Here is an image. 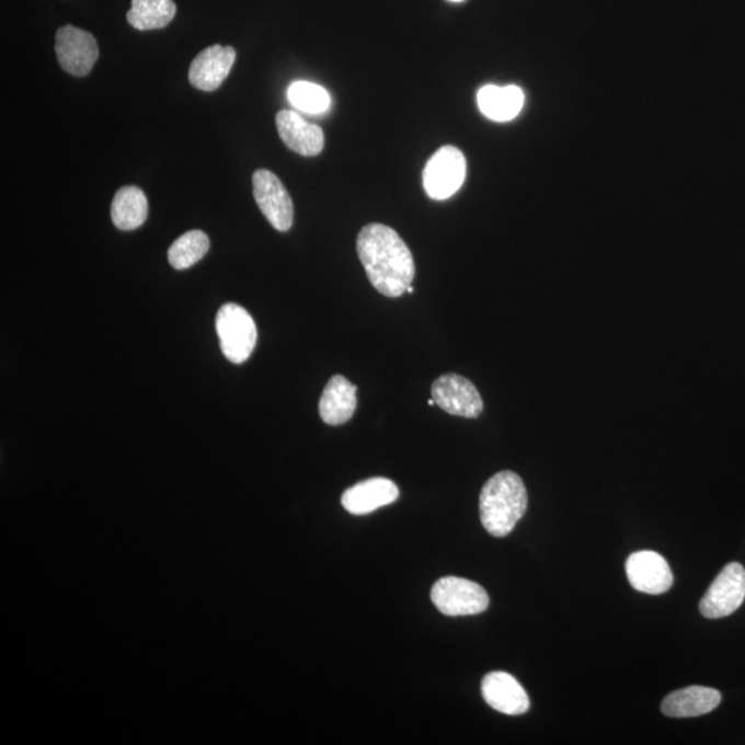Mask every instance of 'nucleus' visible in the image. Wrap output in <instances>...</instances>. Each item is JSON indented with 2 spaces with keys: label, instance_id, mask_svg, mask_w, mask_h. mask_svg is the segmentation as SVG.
<instances>
[{
  "label": "nucleus",
  "instance_id": "obj_9",
  "mask_svg": "<svg viewBox=\"0 0 745 745\" xmlns=\"http://www.w3.org/2000/svg\"><path fill=\"white\" fill-rule=\"evenodd\" d=\"M56 53L58 62L73 77H87L99 58L98 41L89 32L66 25L57 31Z\"/></svg>",
  "mask_w": 745,
  "mask_h": 745
},
{
  "label": "nucleus",
  "instance_id": "obj_5",
  "mask_svg": "<svg viewBox=\"0 0 745 745\" xmlns=\"http://www.w3.org/2000/svg\"><path fill=\"white\" fill-rule=\"evenodd\" d=\"M467 162L459 148L442 147L425 164L423 181L431 199L445 200L461 188L466 180Z\"/></svg>",
  "mask_w": 745,
  "mask_h": 745
},
{
  "label": "nucleus",
  "instance_id": "obj_21",
  "mask_svg": "<svg viewBox=\"0 0 745 745\" xmlns=\"http://www.w3.org/2000/svg\"><path fill=\"white\" fill-rule=\"evenodd\" d=\"M287 98L296 108L307 114H323L330 106L329 93L317 83L295 82L287 90Z\"/></svg>",
  "mask_w": 745,
  "mask_h": 745
},
{
  "label": "nucleus",
  "instance_id": "obj_6",
  "mask_svg": "<svg viewBox=\"0 0 745 745\" xmlns=\"http://www.w3.org/2000/svg\"><path fill=\"white\" fill-rule=\"evenodd\" d=\"M745 599V569L737 562L729 563L718 574L700 603L706 619H722L734 614Z\"/></svg>",
  "mask_w": 745,
  "mask_h": 745
},
{
  "label": "nucleus",
  "instance_id": "obj_4",
  "mask_svg": "<svg viewBox=\"0 0 745 745\" xmlns=\"http://www.w3.org/2000/svg\"><path fill=\"white\" fill-rule=\"evenodd\" d=\"M431 599L442 614L450 617L483 614L489 606V595L482 585L454 576L438 580Z\"/></svg>",
  "mask_w": 745,
  "mask_h": 745
},
{
  "label": "nucleus",
  "instance_id": "obj_18",
  "mask_svg": "<svg viewBox=\"0 0 745 745\" xmlns=\"http://www.w3.org/2000/svg\"><path fill=\"white\" fill-rule=\"evenodd\" d=\"M147 217V196L138 186H124L115 194L111 206V218L118 230H137L146 222Z\"/></svg>",
  "mask_w": 745,
  "mask_h": 745
},
{
  "label": "nucleus",
  "instance_id": "obj_16",
  "mask_svg": "<svg viewBox=\"0 0 745 745\" xmlns=\"http://www.w3.org/2000/svg\"><path fill=\"white\" fill-rule=\"evenodd\" d=\"M721 700L722 696L717 689L689 686L665 697L662 711L671 718H696L714 711Z\"/></svg>",
  "mask_w": 745,
  "mask_h": 745
},
{
  "label": "nucleus",
  "instance_id": "obj_23",
  "mask_svg": "<svg viewBox=\"0 0 745 745\" xmlns=\"http://www.w3.org/2000/svg\"><path fill=\"white\" fill-rule=\"evenodd\" d=\"M428 404H429V406H433V404H435V401H434V399H429V402H428Z\"/></svg>",
  "mask_w": 745,
  "mask_h": 745
},
{
  "label": "nucleus",
  "instance_id": "obj_12",
  "mask_svg": "<svg viewBox=\"0 0 745 745\" xmlns=\"http://www.w3.org/2000/svg\"><path fill=\"white\" fill-rule=\"evenodd\" d=\"M482 696L493 710L505 715H524L530 708L526 690L513 675L503 673V671H494L483 678Z\"/></svg>",
  "mask_w": 745,
  "mask_h": 745
},
{
  "label": "nucleus",
  "instance_id": "obj_2",
  "mask_svg": "<svg viewBox=\"0 0 745 745\" xmlns=\"http://www.w3.org/2000/svg\"><path fill=\"white\" fill-rule=\"evenodd\" d=\"M528 509V492L518 473L502 471L493 475L479 497V513L484 530L494 537H505Z\"/></svg>",
  "mask_w": 745,
  "mask_h": 745
},
{
  "label": "nucleus",
  "instance_id": "obj_10",
  "mask_svg": "<svg viewBox=\"0 0 745 745\" xmlns=\"http://www.w3.org/2000/svg\"><path fill=\"white\" fill-rule=\"evenodd\" d=\"M628 582L640 593L660 595L673 587L674 574L665 558L654 551L633 552L627 559Z\"/></svg>",
  "mask_w": 745,
  "mask_h": 745
},
{
  "label": "nucleus",
  "instance_id": "obj_24",
  "mask_svg": "<svg viewBox=\"0 0 745 745\" xmlns=\"http://www.w3.org/2000/svg\"><path fill=\"white\" fill-rule=\"evenodd\" d=\"M413 291H414L413 287H412V286H409V287H408V293H413Z\"/></svg>",
  "mask_w": 745,
  "mask_h": 745
},
{
  "label": "nucleus",
  "instance_id": "obj_15",
  "mask_svg": "<svg viewBox=\"0 0 745 745\" xmlns=\"http://www.w3.org/2000/svg\"><path fill=\"white\" fill-rule=\"evenodd\" d=\"M358 387L354 386L344 376L335 375L324 387L321 401H319V414L329 425H342L353 419L358 398Z\"/></svg>",
  "mask_w": 745,
  "mask_h": 745
},
{
  "label": "nucleus",
  "instance_id": "obj_1",
  "mask_svg": "<svg viewBox=\"0 0 745 745\" xmlns=\"http://www.w3.org/2000/svg\"><path fill=\"white\" fill-rule=\"evenodd\" d=\"M356 250L367 278L382 296L401 297L412 286L413 254L392 228L376 222L362 228Z\"/></svg>",
  "mask_w": 745,
  "mask_h": 745
},
{
  "label": "nucleus",
  "instance_id": "obj_8",
  "mask_svg": "<svg viewBox=\"0 0 745 745\" xmlns=\"http://www.w3.org/2000/svg\"><path fill=\"white\" fill-rule=\"evenodd\" d=\"M436 406L454 416L477 419L483 412V401L477 387L466 377L446 373L431 388Z\"/></svg>",
  "mask_w": 745,
  "mask_h": 745
},
{
  "label": "nucleus",
  "instance_id": "obj_3",
  "mask_svg": "<svg viewBox=\"0 0 745 745\" xmlns=\"http://www.w3.org/2000/svg\"><path fill=\"white\" fill-rule=\"evenodd\" d=\"M218 340L224 356L232 364H243L252 356L257 344V326L252 316L238 305L220 308L216 318Z\"/></svg>",
  "mask_w": 745,
  "mask_h": 745
},
{
  "label": "nucleus",
  "instance_id": "obj_7",
  "mask_svg": "<svg viewBox=\"0 0 745 745\" xmlns=\"http://www.w3.org/2000/svg\"><path fill=\"white\" fill-rule=\"evenodd\" d=\"M253 194L271 226L276 231H289L295 218V206L282 181L270 170L260 169L253 174Z\"/></svg>",
  "mask_w": 745,
  "mask_h": 745
},
{
  "label": "nucleus",
  "instance_id": "obj_20",
  "mask_svg": "<svg viewBox=\"0 0 745 745\" xmlns=\"http://www.w3.org/2000/svg\"><path fill=\"white\" fill-rule=\"evenodd\" d=\"M209 237L204 231L194 230L181 236L169 249V263L173 268L183 271L193 267L209 252Z\"/></svg>",
  "mask_w": 745,
  "mask_h": 745
},
{
  "label": "nucleus",
  "instance_id": "obj_14",
  "mask_svg": "<svg viewBox=\"0 0 745 745\" xmlns=\"http://www.w3.org/2000/svg\"><path fill=\"white\" fill-rule=\"evenodd\" d=\"M276 129L282 141L302 157H317L324 147L321 127L308 124L293 111H280L276 115Z\"/></svg>",
  "mask_w": 745,
  "mask_h": 745
},
{
  "label": "nucleus",
  "instance_id": "obj_17",
  "mask_svg": "<svg viewBox=\"0 0 745 745\" xmlns=\"http://www.w3.org/2000/svg\"><path fill=\"white\" fill-rule=\"evenodd\" d=\"M525 94L518 87H488L479 90L478 105L486 118L496 122H508L519 115L524 108Z\"/></svg>",
  "mask_w": 745,
  "mask_h": 745
},
{
  "label": "nucleus",
  "instance_id": "obj_13",
  "mask_svg": "<svg viewBox=\"0 0 745 745\" xmlns=\"http://www.w3.org/2000/svg\"><path fill=\"white\" fill-rule=\"evenodd\" d=\"M399 489L387 478H370L345 491L342 504L349 514L366 515L396 503Z\"/></svg>",
  "mask_w": 745,
  "mask_h": 745
},
{
  "label": "nucleus",
  "instance_id": "obj_11",
  "mask_svg": "<svg viewBox=\"0 0 745 745\" xmlns=\"http://www.w3.org/2000/svg\"><path fill=\"white\" fill-rule=\"evenodd\" d=\"M236 60L237 51L231 46L207 47L191 64V84L202 92H215L230 74Z\"/></svg>",
  "mask_w": 745,
  "mask_h": 745
},
{
  "label": "nucleus",
  "instance_id": "obj_22",
  "mask_svg": "<svg viewBox=\"0 0 745 745\" xmlns=\"http://www.w3.org/2000/svg\"><path fill=\"white\" fill-rule=\"evenodd\" d=\"M449 2L459 3V2H465V0H449Z\"/></svg>",
  "mask_w": 745,
  "mask_h": 745
},
{
  "label": "nucleus",
  "instance_id": "obj_19",
  "mask_svg": "<svg viewBox=\"0 0 745 745\" xmlns=\"http://www.w3.org/2000/svg\"><path fill=\"white\" fill-rule=\"evenodd\" d=\"M175 12L173 0H131L126 18L138 31L161 30L172 23Z\"/></svg>",
  "mask_w": 745,
  "mask_h": 745
}]
</instances>
